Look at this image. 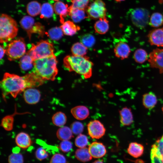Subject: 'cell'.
<instances>
[{"mask_svg":"<svg viewBox=\"0 0 163 163\" xmlns=\"http://www.w3.org/2000/svg\"><path fill=\"white\" fill-rule=\"evenodd\" d=\"M107 9L102 0H94L86 8L88 16L93 19L105 17Z\"/></svg>","mask_w":163,"mask_h":163,"instance_id":"9","label":"cell"},{"mask_svg":"<svg viewBox=\"0 0 163 163\" xmlns=\"http://www.w3.org/2000/svg\"><path fill=\"white\" fill-rule=\"evenodd\" d=\"M71 112L75 118L79 120L85 119L89 114L88 109L84 106H78L73 107Z\"/></svg>","mask_w":163,"mask_h":163,"instance_id":"21","label":"cell"},{"mask_svg":"<svg viewBox=\"0 0 163 163\" xmlns=\"http://www.w3.org/2000/svg\"><path fill=\"white\" fill-rule=\"evenodd\" d=\"M88 141L87 136L80 134L76 137L75 140V145L80 148L85 147L88 144Z\"/></svg>","mask_w":163,"mask_h":163,"instance_id":"39","label":"cell"},{"mask_svg":"<svg viewBox=\"0 0 163 163\" xmlns=\"http://www.w3.org/2000/svg\"><path fill=\"white\" fill-rule=\"evenodd\" d=\"M75 155L78 160L83 162L89 161L92 159L88 149L86 147L77 149L75 151Z\"/></svg>","mask_w":163,"mask_h":163,"instance_id":"29","label":"cell"},{"mask_svg":"<svg viewBox=\"0 0 163 163\" xmlns=\"http://www.w3.org/2000/svg\"><path fill=\"white\" fill-rule=\"evenodd\" d=\"M63 32L60 27H53L48 31L47 35L50 39L58 40L60 39L63 36Z\"/></svg>","mask_w":163,"mask_h":163,"instance_id":"36","label":"cell"},{"mask_svg":"<svg viewBox=\"0 0 163 163\" xmlns=\"http://www.w3.org/2000/svg\"><path fill=\"white\" fill-rule=\"evenodd\" d=\"M15 143L19 148L26 149L31 145L32 142L29 135L25 132L18 133L15 137Z\"/></svg>","mask_w":163,"mask_h":163,"instance_id":"17","label":"cell"},{"mask_svg":"<svg viewBox=\"0 0 163 163\" xmlns=\"http://www.w3.org/2000/svg\"><path fill=\"white\" fill-rule=\"evenodd\" d=\"M27 83L28 88L38 87L43 84L44 80L33 72L23 76Z\"/></svg>","mask_w":163,"mask_h":163,"instance_id":"18","label":"cell"},{"mask_svg":"<svg viewBox=\"0 0 163 163\" xmlns=\"http://www.w3.org/2000/svg\"><path fill=\"white\" fill-rule=\"evenodd\" d=\"M18 31L16 21L6 14H1L0 18V41L4 43L10 41L17 35Z\"/></svg>","mask_w":163,"mask_h":163,"instance_id":"4","label":"cell"},{"mask_svg":"<svg viewBox=\"0 0 163 163\" xmlns=\"http://www.w3.org/2000/svg\"><path fill=\"white\" fill-rule=\"evenodd\" d=\"M130 52L131 50L128 44L123 41H119L114 47L115 55L121 60L128 58Z\"/></svg>","mask_w":163,"mask_h":163,"instance_id":"14","label":"cell"},{"mask_svg":"<svg viewBox=\"0 0 163 163\" xmlns=\"http://www.w3.org/2000/svg\"><path fill=\"white\" fill-rule=\"evenodd\" d=\"M72 55L77 56H85L88 51V48L81 42L74 43L71 48Z\"/></svg>","mask_w":163,"mask_h":163,"instance_id":"30","label":"cell"},{"mask_svg":"<svg viewBox=\"0 0 163 163\" xmlns=\"http://www.w3.org/2000/svg\"><path fill=\"white\" fill-rule=\"evenodd\" d=\"M53 7L55 13L60 16V21L62 24L64 22V18L69 14V7L63 2L58 1L54 4Z\"/></svg>","mask_w":163,"mask_h":163,"instance_id":"20","label":"cell"},{"mask_svg":"<svg viewBox=\"0 0 163 163\" xmlns=\"http://www.w3.org/2000/svg\"><path fill=\"white\" fill-rule=\"evenodd\" d=\"M41 5L36 1L29 2L27 6V11L28 14L31 17H35L39 14L41 11Z\"/></svg>","mask_w":163,"mask_h":163,"instance_id":"27","label":"cell"},{"mask_svg":"<svg viewBox=\"0 0 163 163\" xmlns=\"http://www.w3.org/2000/svg\"><path fill=\"white\" fill-rule=\"evenodd\" d=\"M35 155L38 160L41 161L46 159L48 157L49 154L46 150L40 147L37 149L35 153Z\"/></svg>","mask_w":163,"mask_h":163,"instance_id":"43","label":"cell"},{"mask_svg":"<svg viewBox=\"0 0 163 163\" xmlns=\"http://www.w3.org/2000/svg\"><path fill=\"white\" fill-rule=\"evenodd\" d=\"M59 147L63 152H68L72 149V144L69 140H63L60 143Z\"/></svg>","mask_w":163,"mask_h":163,"instance_id":"44","label":"cell"},{"mask_svg":"<svg viewBox=\"0 0 163 163\" xmlns=\"http://www.w3.org/2000/svg\"><path fill=\"white\" fill-rule=\"evenodd\" d=\"M41 96L40 91L33 88H29L24 91L23 97L25 101L30 104L37 103L40 101Z\"/></svg>","mask_w":163,"mask_h":163,"instance_id":"15","label":"cell"},{"mask_svg":"<svg viewBox=\"0 0 163 163\" xmlns=\"http://www.w3.org/2000/svg\"><path fill=\"white\" fill-rule=\"evenodd\" d=\"M88 149L91 156L95 158H101L107 152L105 146L102 143L97 142L92 143L89 145Z\"/></svg>","mask_w":163,"mask_h":163,"instance_id":"16","label":"cell"},{"mask_svg":"<svg viewBox=\"0 0 163 163\" xmlns=\"http://www.w3.org/2000/svg\"><path fill=\"white\" fill-rule=\"evenodd\" d=\"M70 128L73 133L76 135H79L83 132L84 126L81 123L75 121L71 125Z\"/></svg>","mask_w":163,"mask_h":163,"instance_id":"42","label":"cell"},{"mask_svg":"<svg viewBox=\"0 0 163 163\" xmlns=\"http://www.w3.org/2000/svg\"><path fill=\"white\" fill-rule=\"evenodd\" d=\"M80 38V42L88 48L91 47L95 43L94 37L90 34H84L81 36Z\"/></svg>","mask_w":163,"mask_h":163,"instance_id":"37","label":"cell"},{"mask_svg":"<svg viewBox=\"0 0 163 163\" xmlns=\"http://www.w3.org/2000/svg\"><path fill=\"white\" fill-rule=\"evenodd\" d=\"M8 163H24V160L22 154L18 152H13L8 158Z\"/></svg>","mask_w":163,"mask_h":163,"instance_id":"40","label":"cell"},{"mask_svg":"<svg viewBox=\"0 0 163 163\" xmlns=\"http://www.w3.org/2000/svg\"><path fill=\"white\" fill-rule=\"evenodd\" d=\"M57 63L54 54L36 60L34 61L33 72L44 81H54L58 72Z\"/></svg>","mask_w":163,"mask_h":163,"instance_id":"3","label":"cell"},{"mask_svg":"<svg viewBox=\"0 0 163 163\" xmlns=\"http://www.w3.org/2000/svg\"><path fill=\"white\" fill-rule=\"evenodd\" d=\"M95 32L100 34L106 33L109 30V21L106 17L101 18L97 21L94 24Z\"/></svg>","mask_w":163,"mask_h":163,"instance_id":"24","label":"cell"},{"mask_svg":"<svg viewBox=\"0 0 163 163\" xmlns=\"http://www.w3.org/2000/svg\"><path fill=\"white\" fill-rule=\"evenodd\" d=\"M0 85L4 99L9 94L15 98L19 94L28 88L23 76L7 72L5 73Z\"/></svg>","mask_w":163,"mask_h":163,"instance_id":"2","label":"cell"},{"mask_svg":"<svg viewBox=\"0 0 163 163\" xmlns=\"http://www.w3.org/2000/svg\"><path fill=\"white\" fill-rule=\"evenodd\" d=\"M52 121L55 125L62 127L66 124L67 121V117L61 111L57 112L53 116Z\"/></svg>","mask_w":163,"mask_h":163,"instance_id":"35","label":"cell"},{"mask_svg":"<svg viewBox=\"0 0 163 163\" xmlns=\"http://www.w3.org/2000/svg\"><path fill=\"white\" fill-rule=\"evenodd\" d=\"M92 163H104L103 162L100 160H97L93 162Z\"/></svg>","mask_w":163,"mask_h":163,"instance_id":"47","label":"cell"},{"mask_svg":"<svg viewBox=\"0 0 163 163\" xmlns=\"http://www.w3.org/2000/svg\"><path fill=\"white\" fill-rule=\"evenodd\" d=\"M148 62L152 68L158 69L160 73H163V48L154 49L149 54Z\"/></svg>","mask_w":163,"mask_h":163,"instance_id":"10","label":"cell"},{"mask_svg":"<svg viewBox=\"0 0 163 163\" xmlns=\"http://www.w3.org/2000/svg\"><path fill=\"white\" fill-rule=\"evenodd\" d=\"M6 53L10 61L15 60L22 57L26 52V45L24 39L17 38L8 45Z\"/></svg>","mask_w":163,"mask_h":163,"instance_id":"6","label":"cell"},{"mask_svg":"<svg viewBox=\"0 0 163 163\" xmlns=\"http://www.w3.org/2000/svg\"><path fill=\"white\" fill-rule=\"evenodd\" d=\"M152 163L163 162V135L152 145L151 151Z\"/></svg>","mask_w":163,"mask_h":163,"instance_id":"12","label":"cell"},{"mask_svg":"<svg viewBox=\"0 0 163 163\" xmlns=\"http://www.w3.org/2000/svg\"><path fill=\"white\" fill-rule=\"evenodd\" d=\"M53 0L54 1H58L59 0Z\"/></svg>","mask_w":163,"mask_h":163,"instance_id":"49","label":"cell"},{"mask_svg":"<svg viewBox=\"0 0 163 163\" xmlns=\"http://www.w3.org/2000/svg\"><path fill=\"white\" fill-rule=\"evenodd\" d=\"M149 24L153 27L158 28L163 25V15L160 13L155 12L151 16Z\"/></svg>","mask_w":163,"mask_h":163,"instance_id":"32","label":"cell"},{"mask_svg":"<svg viewBox=\"0 0 163 163\" xmlns=\"http://www.w3.org/2000/svg\"><path fill=\"white\" fill-rule=\"evenodd\" d=\"M144 150V148L143 145L136 142L130 143L127 149L128 153L135 158L140 157L142 155Z\"/></svg>","mask_w":163,"mask_h":163,"instance_id":"25","label":"cell"},{"mask_svg":"<svg viewBox=\"0 0 163 163\" xmlns=\"http://www.w3.org/2000/svg\"><path fill=\"white\" fill-rule=\"evenodd\" d=\"M117 2H120L122 1H125V0H115Z\"/></svg>","mask_w":163,"mask_h":163,"instance_id":"48","label":"cell"},{"mask_svg":"<svg viewBox=\"0 0 163 163\" xmlns=\"http://www.w3.org/2000/svg\"><path fill=\"white\" fill-rule=\"evenodd\" d=\"M54 11L52 5L48 2L44 3L41 5L40 17L45 18H50L53 15Z\"/></svg>","mask_w":163,"mask_h":163,"instance_id":"34","label":"cell"},{"mask_svg":"<svg viewBox=\"0 0 163 163\" xmlns=\"http://www.w3.org/2000/svg\"><path fill=\"white\" fill-rule=\"evenodd\" d=\"M14 118L11 115L4 117L2 121L1 125L6 130L10 131L13 128Z\"/></svg>","mask_w":163,"mask_h":163,"instance_id":"38","label":"cell"},{"mask_svg":"<svg viewBox=\"0 0 163 163\" xmlns=\"http://www.w3.org/2000/svg\"><path fill=\"white\" fill-rule=\"evenodd\" d=\"M72 134L71 128L66 126H63L58 130L56 135L59 139L63 141L71 139L73 137Z\"/></svg>","mask_w":163,"mask_h":163,"instance_id":"28","label":"cell"},{"mask_svg":"<svg viewBox=\"0 0 163 163\" xmlns=\"http://www.w3.org/2000/svg\"><path fill=\"white\" fill-rule=\"evenodd\" d=\"M89 135L93 139H99L105 134L106 129L103 125L99 120L90 121L87 125Z\"/></svg>","mask_w":163,"mask_h":163,"instance_id":"11","label":"cell"},{"mask_svg":"<svg viewBox=\"0 0 163 163\" xmlns=\"http://www.w3.org/2000/svg\"><path fill=\"white\" fill-rule=\"evenodd\" d=\"M53 44L48 40H41L36 44L32 43L31 48L27 52L34 60L54 54Z\"/></svg>","mask_w":163,"mask_h":163,"instance_id":"5","label":"cell"},{"mask_svg":"<svg viewBox=\"0 0 163 163\" xmlns=\"http://www.w3.org/2000/svg\"><path fill=\"white\" fill-rule=\"evenodd\" d=\"M120 121L124 126H129L133 122V117L131 109L125 107L120 111Z\"/></svg>","mask_w":163,"mask_h":163,"instance_id":"23","label":"cell"},{"mask_svg":"<svg viewBox=\"0 0 163 163\" xmlns=\"http://www.w3.org/2000/svg\"><path fill=\"white\" fill-rule=\"evenodd\" d=\"M90 0H71L72 7L85 9L86 8Z\"/></svg>","mask_w":163,"mask_h":163,"instance_id":"41","label":"cell"},{"mask_svg":"<svg viewBox=\"0 0 163 163\" xmlns=\"http://www.w3.org/2000/svg\"><path fill=\"white\" fill-rule=\"evenodd\" d=\"M147 37L151 45L163 47V27L151 30L149 32Z\"/></svg>","mask_w":163,"mask_h":163,"instance_id":"13","label":"cell"},{"mask_svg":"<svg viewBox=\"0 0 163 163\" xmlns=\"http://www.w3.org/2000/svg\"><path fill=\"white\" fill-rule=\"evenodd\" d=\"M149 57V55L146 51L142 48H139L136 50L133 56L135 61L139 64H142L148 60Z\"/></svg>","mask_w":163,"mask_h":163,"instance_id":"31","label":"cell"},{"mask_svg":"<svg viewBox=\"0 0 163 163\" xmlns=\"http://www.w3.org/2000/svg\"><path fill=\"white\" fill-rule=\"evenodd\" d=\"M157 102L156 95L152 92H149L143 95L142 103L145 107L152 109L156 105Z\"/></svg>","mask_w":163,"mask_h":163,"instance_id":"26","label":"cell"},{"mask_svg":"<svg viewBox=\"0 0 163 163\" xmlns=\"http://www.w3.org/2000/svg\"><path fill=\"white\" fill-rule=\"evenodd\" d=\"M63 34L67 36H72L80 29V27L70 21H66L60 27Z\"/></svg>","mask_w":163,"mask_h":163,"instance_id":"19","label":"cell"},{"mask_svg":"<svg viewBox=\"0 0 163 163\" xmlns=\"http://www.w3.org/2000/svg\"><path fill=\"white\" fill-rule=\"evenodd\" d=\"M149 13L146 9L142 8L133 10L131 13L130 18L133 24L135 26L143 28L149 22Z\"/></svg>","mask_w":163,"mask_h":163,"instance_id":"8","label":"cell"},{"mask_svg":"<svg viewBox=\"0 0 163 163\" xmlns=\"http://www.w3.org/2000/svg\"><path fill=\"white\" fill-rule=\"evenodd\" d=\"M20 23L22 28L27 32L30 40L33 33L37 34L41 37L44 34V27L40 23L35 22L34 19L30 16L23 17L20 20Z\"/></svg>","mask_w":163,"mask_h":163,"instance_id":"7","label":"cell"},{"mask_svg":"<svg viewBox=\"0 0 163 163\" xmlns=\"http://www.w3.org/2000/svg\"><path fill=\"white\" fill-rule=\"evenodd\" d=\"M162 111L163 112V107H162Z\"/></svg>","mask_w":163,"mask_h":163,"instance_id":"50","label":"cell"},{"mask_svg":"<svg viewBox=\"0 0 163 163\" xmlns=\"http://www.w3.org/2000/svg\"><path fill=\"white\" fill-rule=\"evenodd\" d=\"M6 50L2 46H0V60L3 58L4 54L6 53Z\"/></svg>","mask_w":163,"mask_h":163,"instance_id":"46","label":"cell"},{"mask_svg":"<svg viewBox=\"0 0 163 163\" xmlns=\"http://www.w3.org/2000/svg\"><path fill=\"white\" fill-rule=\"evenodd\" d=\"M34 61L31 56L26 53L20 60L19 66L21 69L27 71L31 69L34 66Z\"/></svg>","mask_w":163,"mask_h":163,"instance_id":"33","label":"cell"},{"mask_svg":"<svg viewBox=\"0 0 163 163\" xmlns=\"http://www.w3.org/2000/svg\"><path fill=\"white\" fill-rule=\"evenodd\" d=\"M50 163H66V160L63 155L60 153H56L51 158Z\"/></svg>","mask_w":163,"mask_h":163,"instance_id":"45","label":"cell"},{"mask_svg":"<svg viewBox=\"0 0 163 163\" xmlns=\"http://www.w3.org/2000/svg\"><path fill=\"white\" fill-rule=\"evenodd\" d=\"M63 62L64 66L69 72H74L85 79L89 78L92 76L94 64L86 56L68 55L64 59Z\"/></svg>","mask_w":163,"mask_h":163,"instance_id":"1","label":"cell"},{"mask_svg":"<svg viewBox=\"0 0 163 163\" xmlns=\"http://www.w3.org/2000/svg\"></svg>","mask_w":163,"mask_h":163,"instance_id":"51","label":"cell"},{"mask_svg":"<svg viewBox=\"0 0 163 163\" xmlns=\"http://www.w3.org/2000/svg\"><path fill=\"white\" fill-rule=\"evenodd\" d=\"M69 15L74 23L81 22L86 18L85 9L74 8L71 6L69 7Z\"/></svg>","mask_w":163,"mask_h":163,"instance_id":"22","label":"cell"}]
</instances>
